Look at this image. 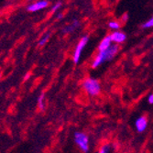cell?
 <instances>
[{
  "mask_svg": "<svg viewBox=\"0 0 153 153\" xmlns=\"http://www.w3.org/2000/svg\"><path fill=\"white\" fill-rule=\"evenodd\" d=\"M82 87L88 95L93 97L97 96L101 93V85L99 81L93 77H87L83 79L82 82Z\"/></svg>",
  "mask_w": 153,
  "mask_h": 153,
  "instance_id": "1",
  "label": "cell"
},
{
  "mask_svg": "<svg viewBox=\"0 0 153 153\" xmlns=\"http://www.w3.org/2000/svg\"><path fill=\"white\" fill-rule=\"evenodd\" d=\"M74 142L77 147L85 153H88L90 150V140L89 137L82 131H77L74 133Z\"/></svg>",
  "mask_w": 153,
  "mask_h": 153,
  "instance_id": "2",
  "label": "cell"
},
{
  "mask_svg": "<svg viewBox=\"0 0 153 153\" xmlns=\"http://www.w3.org/2000/svg\"><path fill=\"white\" fill-rule=\"evenodd\" d=\"M89 41V36L88 35H85L82 36L80 40L78 41V43L74 51V54H73V62L77 64L80 60H81V56H82V53L83 51V50H85V46L87 45Z\"/></svg>",
  "mask_w": 153,
  "mask_h": 153,
  "instance_id": "3",
  "label": "cell"
},
{
  "mask_svg": "<svg viewBox=\"0 0 153 153\" xmlns=\"http://www.w3.org/2000/svg\"><path fill=\"white\" fill-rule=\"evenodd\" d=\"M49 7H50L49 0H36V1L32 2L31 4H30L27 7V10L30 13H34V12L46 9Z\"/></svg>",
  "mask_w": 153,
  "mask_h": 153,
  "instance_id": "4",
  "label": "cell"
},
{
  "mask_svg": "<svg viewBox=\"0 0 153 153\" xmlns=\"http://www.w3.org/2000/svg\"><path fill=\"white\" fill-rule=\"evenodd\" d=\"M105 62H107V56H106V52L105 51H100L98 52L95 57L94 58L93 62H92V68L95 69V68H98L99 66H101Z\"/></svg>",
  "mask_w": 153,
  "mask_h": 153,
  "instance_id": "5",
  "label": "cell"
},
{
  "mask_svg": "<svg viewBox=\"0 0 153 153\" xmlns=\"http://www.w3.org/2000/svg\"><path fill=\"white\" fill-rule=\"evenodd\" d=\"M110 38H111V39H112L113 43L119 45L127 39V35L125 34L123 31L117 30V31H113L110 34Z\"/></svg>",
  "mask_w": 153,
  "mask_h": 153,
  "instance_id": "6",
  "label": "cell"
},
{
  "mask_svg": "<svg viewBox=\"0 0 153 153\" xmlns=\"http://www.w3.org/2000/svg\"><path fill=\"white\" fill-rule=\"evenodd\" d=\"M135 127L137 132L141 133L145 131V129L148 128V118L144 116L140 117L135 122Z\"/></svg>",
  "mask_w": 153,
  "mask_h": 153,
  "instance_id": "7",
  "label": "cell"
},
{
  "mask_svg": "<svg viewBox=\"0 0 153 153\" xmlns=\"http://www.w3.org/2000/svg\"><path fill=\"white\" fill-rule=\"evenodd\" d=\"M81 26V22H80V20H77V19H75V20H74L72 23H70L69 25H67V26H65L63 29H62V33L64 34V35H68V34H71V33H73L74 31H75L77 29H79V27Z\"/></svg>",
  "mask_w": 153,
  "mask_h": 153,
  "instance_id": "8",
  "label": "cell"
},
{
  "mask_svg": "<svg viewBox=\"0 0 153 153\" xmlns=\"http://www.w3.org/2000/svg\"><path fill=\"white\" fill-rule=\"evenodd\" d=\"M112 44H113V42H112V39H111V38H110V35H107V36L104 37L102 39V40L100 41V43L98 45V48H97V50H98V52L105 51L108 50Z\"/></svg>",
  "mask_w": 153,
  "mask_h": 153,
  "instance_id": "9",
  "label": "cell"
},
{
  "mask_svg": "<svg viewBox=\"0 0 153 153\" xmlns=\"http://www.w3.org/2000/svg\"><path fill=\"white\" fill-rule=\"evenodd\" d=\"M119 45L117 44H115L113 43L112 45H111V47L105 51L106 52V56H107V61H111V60H113L116 56H117V54L118 53L119 51Z\"/></svg>",
  "mask_w": 153,
  "mask_h": 153,
  "instance_id": "10",
  "label": "cell"
},
{
  "mask_svg": "<svg viewBox=\"0 0 153 153\" xmlns=\"http://www.w3.org/2000/svg\"><path fill=\"white\" fill-rule=\"evenodd\" d=\"M108 27L113 31L119 30V29L121 27V23L117 20H111L108 22Z\"/></svg>",
  "mask_w": 153,
  "mask_h": 153,
  "instance_id": "11",
  "label": "cell"
},
{
  "mask_svg": "<svg viewBox=\"0 0 153 153\" xmlns=\"http://www.w3.org/2000/svg\"><path fill=\"white\" fill-rule=\"evenodd\" d=\"M111 150H112V146L108 143H106V144H104L100 147L98 153H111Z\"/></svg>",
  "mask_w": 153,
  "mask_h": 153,
  "instance_id": "12",
  "label": "cell"
},
{
  "mask_svg": "<svg viewBox=\"0 0 153 153\" xmlns=\"http://www.w3.org/2000/svg\"><path fill=\"white\" fill-rule=\"evenodd\" d=\"M50 37H51V34H50V33H47V34L43 35V37L41 38V39H39V46L42 47V46H44L45 44H47V43H48V41H49V39H50Z\"/></svg>",
  "mask_w": 153,
  "mask_h": 153,
  "instance_id": "13",
  "label": "cell"
},
{
  "mask_svg": "<svg viewBox=\"0 0 153 153\" xmlns=\"http://www.w3.org/2000/svg\"><path fill=\"white\" fill-rule=\"evenodd\" d=\"M44 98H45L44 94H41L38 98V106L40 110L44 109Z\"/></svg>",
  "mask_w": 153,
  "mask_h": 153,
  "instance_id": "14",
  "label": "cell"
},
{
  "mask_svg": "<svg viewBox=\"0 0 153 153\" xmlns=\"http://www.w3.org/2000/svg\"><path fill=\"white\" fill-rule=\"evenodd\" d=\"M62 3L61 1L56 2L55 4L52 5V7H51V13H56V12H58V10L62 7Z\"/></svg>",
  "mask_w": 153,
  "mask_h": 153,
  "instance_id": "15",
  "label": "cell"
},
{
  "mask_svg": "<svg viewBox=\"0 0 153 153\" xmlns=\"http://www.w3.org/2000/svg\"><path fill=\"white\" fill-rule=\"evenodd\" d=\"M150 27H153V16L142 25V29H150Z\"/></svg>",
  "mask_w": 153,
  "mask_h": 153,
  "instance_id": "16",
  "label": "cell"
},
{
  "mask_svg": "<svg viewBox=\"0 0 153 153\" xmlns=\"http://www.w3.org/2000/svg\"><path fill=\"white\" fill-rule=\"evenodd\" d=\"M128 20V14H124V15L122 16V18H121V22L126 23Z\"/></svg>",
  "mask_w": 153,
  "mask_h": 153,
  "instance_id": "17",
  "label": "cell"
},
{
  "mask_svg": "<svg viewBox=\"0 0 153 153\" xmlns=\"http://www.w3.org/2000/svg\"><path fill=\"white\" fill-rule=\"evenodd\" d=\"M148 102L150 105H153V94H150L148 97Z\"/></svg>",
  "mask_w": 153,
  "mask_h": 153,
  "instance_id": "18",
  "label": "cell"
},
{
  "mask_svg": "<svg viewBox=\"0 0 153 153\" xmlns=\"http://www.w3.org/2000/svg\"><path fill=\"white\" fill-rule=\"evenodd\" d=\"M62 18H63V14L62 13H58L57 14V17H56L57 19H62Z\"/></svg>",
  "mask_w": 153,
  "mask_h": 153,
  "instance_id": "19",
  "label": "cell"
},
{
  "mask_svg": "<svg viewBox=\"0 0 153 153\" xmlns=\"http://www.w3.org/2000/svg\"><path fill=\"white\" fill-rule=\"evenodd\" d=\"M30 74H27L25 75V77H24V80H25V81H26V80H27V78H30Z\"/></svg>",
  "mask_w": 153,
  "mask_h": 153,
  "instance_id": "20",
  "label": "cell"
},
{
  "mask_svg": "<svg viewBox=\"0 0 153 153\" xmlns=\"http://www.w3.org/2000/svg\"><path fill=\"white\" fill-rule=\"evenodd\" d=\"M26 1H32V0H26Z\"/></svg>",
  "mask_w": 153,
  "mask_h": 153,
  "instance_id": "21",
  "label": "cell"
},
{
  "mask_svg": "<svg viewBox=\"0 0 153 153\" xmlns=\"http://www.w3.org/2000/svg\"><path fill=\"white\" fill-rule=\"evenodd\" d=\"M0 77H1V74H0Z\"/></svg>",
  "mask_w": 153,
  "mask_h": 153,
  "instance_id": "22",
  "label": "cell"
}]
</instances>
